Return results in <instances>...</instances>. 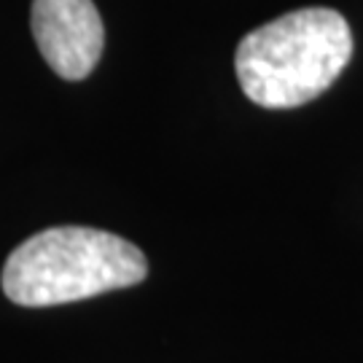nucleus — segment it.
Segmentation results:
<instances>
[{"label":"nucleus","mask_w":363,"mask_h":363,"mask_svg":"<svg viewBox=\"0 0 363 363\" xmlns=\"http://www.w3.org/2000/svg\"><path fill=\"white\" fill-rule=\"evenodd\" d=\"M143 250L118 234L57 226L27 237L3 267V294L19 307H57L143 283Z\"/></svg>","instance_id":"obj_2"},{"label":"nucleus","mask_w":363,"mask_h":363,"mask_svg":"<svg viewBox=\"0 0 363 363\" xmlns=\"http://www.w3.org/2000/svg\"><path fill=\"white\" fill-rule=\"evenodd\" d=\"M30 27L46 65L65 81H84L103 57L105 27L91 0H33Z\"/></svg>","instance_id":"obj_3"},{"label":"nucleus","mask_w":363,"mask_h":363,"mask_svg":"<svg viewBox=\"0 0 363 363\" xmlns=\"http://www.w3.org/2000/svg\"><path fill=\"white\" fill-rule=\"evenodd\" d=\"M352 57L347 19L334 9H298L256 27L234 54L237 81L261 108H298L320 97Z\"/></svg>","instance_id":"obj_1"}]
</instances>
